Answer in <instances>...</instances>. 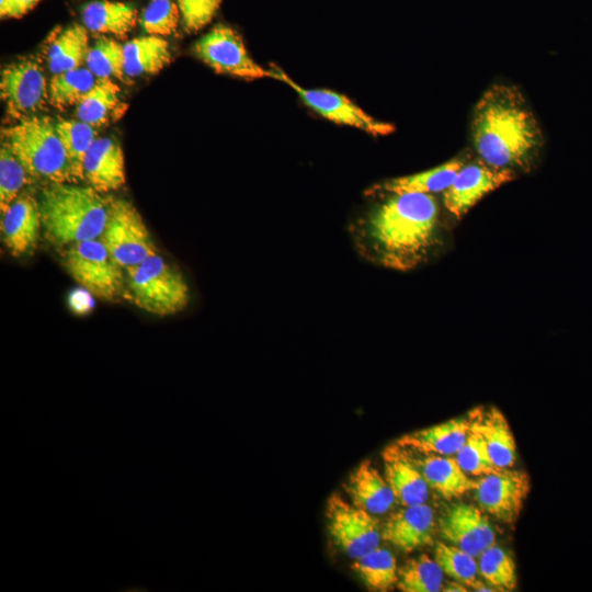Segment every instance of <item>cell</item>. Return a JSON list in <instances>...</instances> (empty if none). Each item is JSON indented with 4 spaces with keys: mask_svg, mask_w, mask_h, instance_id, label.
<instances>
[{
    "mask_svg": "<svg viewBox=\"0 0 592 592\" xmlns=\"http://www.w3.org/2000/svg\"><path fill=\"white\" fill-rule=\"evenodd\" d=\"M351 232L366 260L396 271H411L426 262L441 242V209L426 193H386Z\"/></svg>",
    "mask_w": 592,
    "mask_h": 592,
    "instance_id": "1",
    "label": "cell"
},
{
    "mask_svg": "<svg viewBox=\"0 0 592 592\" xmlns=\"http://www.w3.org/2000/svg\"><path fill=\"white\" fill-rule=\"evenodd\" d=\"M470 130L480 160L515 173L528 170L543 146L540 126L512 84L494 83L482 93L473 111Z\"/></svg>",
    "mask_w": 592,
    "mask_h": 592,
    "instance_id": "2",
    "label": "cell"
},
{
    "mask_svg": "<svg viewBox=\"0 0 592 592\" xmlns=\"http://www.w3.org/2000/svg\"><path fill=\"white\" fill-rule=\"evenodd\" d=\"M38 205L45 238L56 247H68L100 238L110 201L90 185L47 183Z\"/></svg>",
    "mask_w": 592,
    "mask_h": 592,
    "instance_id": "3",
    "label": "cell"
},
{
    "mask_svg": "<svg viewBox=\"0 0 592 592\" xmlns=\"http://www.w3.org/2000/svg\"><path fill=\"white\" fill-rule=\"evenodd\" d=\"M7 146L29 177L47 183H76L69 159L48 116L31 115L1 130Z\"/></svg>",
    "mask_w": 592,
    "mask_h": 592,
    "instance_id": "4",
    "label": "cell"
},
{
    "mask_svg": "<svg viewBox=\"0 0 592 592\" xmlns=\"http://www.w3.org/2000/svg\"><path fill=\"white\" fill-rule=\"evenodd\" d=\"M123 295L159 317L181 312L190 303V287L183 274L158 253L125 269Z\"/></svg>",
    "mask_w": 592,
    "mask_h": 592,
    "instance_id": "5",
    "label": "cell"
},
{
    "mask_svg": "<svg viewBox=\"0 0 592 592\" xmlns=\"http://www.w3.org/2000/svg\"><path fill=\"white\" fill-rule=\"evenodd\" d=\"M62 263L69 275L93 296L114 300L124 294L125 270L99 238L68 246Z\"/></svg>",
    "mask_w": 592,
    "mask_h": 592,
    "instance_id": "6",
    "label": "cell"
},
{
    "mask_svg": "<svg viewBox=\"0 0 592 592\" xmlns=\"http://www.w3.org/2000/svg\"><path fill=\"white\" fill-rule=\"evenodd\" d=\"M99 239L124 270L158 253L140 213L124 198L110 201L109 217Z\"/></svg>",
    "mask_w": 592,
    "mask_h": 592,
    "instance_id": "7",
    "label": "cell"
},
{
    "mask_svg": "<svg viewBox=\"0 0 592 592\" xmlns=\"http://www.w3.org/2000/svg\"><path fill=\"white\" fill-rule=\"evenodd\" d=\"M327 530L331 542L355 559L379 546L382 533L372 513L333 493L326 505Z\"/></svg>",
    "mask_w": 592,
    "mask_h": 592,
    "instance_id": "8",
    "label": "cell"
},
{
    "mask_svg": "<svg viewBox=\"0 0 592 592\" xmlns=\"http://www.w3.org/2000/svg\"><path fill=\"white\" fill-rule=\"evenodd\" d=\"M193 52L217 73L247 80L272 78L271 70L253 60L241 36L228 25H215L194 44Z\"/></svg>",
    "mask_w": 592,
    "mask_h": 592,
    "instance_id": "9",
    "label": "cell"
},
{
    "mask_svg": "<svg viewBox=\"0 0 592 592\" xmlns=\"http://www.w3.org/2000/svg\"><path fill=\"white\" fill-rule=\"evenodd\" d=\"M270 70L272 78L291 87L307 106L331 122L352 126L372 135H387L395 129L391 124L367 114L343 94L326 89L303 88L274 65Z\"/></svg>",
    "mask_w": 592,
    "mask_h": 592,
    "instance_id": "10",
    "label": "cell"
},
{
    "mask_svg": "<svg viewBox=\"0 0 592 592\" xmlns=\"http://www.w3.org/2000/svg\"><path fill=\"white\" fill-rule=\"evenodd\" d=\"M0 95L9 116L21 119L41 110L48 101V83L42 66L23 58L1 71Z\"/></svg>",
    "mask_w": 592,
    "mask_h": 592,
    "instance_id": "11",
    "label": "cell"
},
{
    "mask_svg": "<svg viewBox=\"0 0 592 592\" xmlns=\"http://www.w3.org/2000/svg\"><path fill=\"white\" fill-rule=\"evenodd\" d=\"M530 490L527 473L501 468L482 476L475 493L483 512L501 522L513 523L517 520Z\"/></svg>",
    "mask_w": 592,
    "mask_h": 592,
    "instance_id": "12",
    "label": "cell"
},
{
    "mask_svg": "<svg viewBox=\"0 0 592 592\" xmlns=\"http://www.w3.org/2000/svg\"><path fill=\"white\" fill-rule=\"evenodd\" d=\"M515 179L511 170L493 168L482 160L465 163L443 192L446 210L460 219L482 197Z\"/></svg>",
    "mask_w": 592,
    "mask_h": 592,
    "instance_id": "13",
    "label": "cell"
},
{
    "mask_svg": "<svg viewBox=\"0 0 592 592\" xmlns=\"http://www.w3.org/2000/svg\"><path fill=\"white\" fill-rule=\"evenodd\" d=\"M442 536L452 545L479 557L496 545V534L483 511L473 504L455 503L440 519Z\"/></svg>",
    "mask_w": 592,
    "mask_h": 592,
    "instance_id": "14",
    "label": "cell"
},
{
    "mask_svg": "<svg viewBox=\"0 0 592 592\" xmlns=\"http://www.w3.org/2000/svg\"><path fill=\"white\" fill-rule=\"evenodd\" d=\"M434 513L426 503L403 506L386 521L382 537L396 548L410 553L433 543Z\"/></svg>",
    "mask_w": 592,
    "mask_h": 592,
    "instance_id": "15",
    "label": "cell"
},
{
    "mask_svg": "<svg viewBox=\"0 0 592 592\" xmlns=\"http://www.w3.org/2000/svg\"><path fill=\"white\" fill-rule=\"evenodd\" d=\"M41 227L38 201L31 195H19L2 213V241L13 257H21L36 246Z\"/></svg>",
    "mask_w": 592,
    "mask_h": 592,
    "instance_id": "16",
    "label": "cell"
},
{
    "mask_svg": "<svg viewBox=\"0 0 592 592\" xmlns=\"http://www.w3.org/2000/svg\"><path fill=\"white\" fill-rule=\"evenodd\" d=\"M83 178L100 193L124 186L125 161L119 143L110 137H98L83 160Z\"/></svg>",
    "mask_w": 592,
    "mask_h": 592,
    "instance_id": "17",
    "label": "cell"
},
{
    "mask_svg": "<svg viewBox=\"0 0 592 592\" xmlns=\"http://www.w3.org/2000/svg\"><path fill=\"white\" fill-rule=\"evenodd\" d=\"M349 500L373 515L387 512L396 502L395 494L385 476L371 460L362 462L349 475L343 485Z\"/></svg>",
    "mask_w": 592,
    "mask_h": 592,
    "instance_id": "18",
    "label": "cell"
},
{
    "mask_svg": "<svg viewBox=\"0 0 592 592\" xmlns=\"http://www.w3.org/2000/svg\"><path fill=\"white\" fill-rule=\"evenodd\" d=\"M468 418L445 422L408 433L397 441L400 448H411L426 455L454 456L470 432Z\"/></svg>",
    "mask_w": 592,
    "mask_h": 592,
    "instance_id": "19",
    "label": "cell"
},
{
    "mask_svg": "<svg viewBox=\"0 0 592 592\" xmlns=\"http://www.w3.org/2000/svg\"><path fill=\"white\" fill-rule=\"evenodd\" d=\"M471 429L485 440L489 454L499 468H511L516 459V444L504 414L497 408L476 409L470 413Z\"/></svg>",
    "mask_w": 592,
    "mask_h": 592,
    "instance_id": "20",
    "label": "cell"
},
{
    "mask_svg": "<svg viewBox=\"0 0 592 592\" xmlns=\"http://www.w3.org/2000/svg\"><path fill=\"white\" fill-rule=\"evenodd\" d=\"M385 478L396 501L402 506L423 504L429 497V485L417 465L394 448L384 454Z\"/></svg>",
    "mask_w": 592,
    "mask_h": 592,
    "instance_id": "21",
    "label": "cell"
},
{
    "mask_svg": "<svg viewBox=\"0 0 592 592\" xmlns=\"http://www.w3.org/2000/svg\"><path fill=\"white\" fill-rule=\"evenodd\" d=\"M89 49L87 27L73 23L53 33L44 54L49 71L57 75L83 67Z\"/></svg>",
    "mask_w": 592,
    "mask_h": 592,
    "instance_id": "22",
    "label": "cell"
},
{
    "mask_svg": "<svg viewBox=\"0 0 592 592\" xmlns=\"http://www.w3.org/2000/svg\"><path fill=\"white\" fill-rule=\"evenodd\" d=\"M464 164L463 159L453 158L429 170L379 183L373 186L369 193H443L452 184Z\"/></svg>",
    "mask_w": 592,
    "mask_h": 592,
    "instance_id": "23",
    "label": "cell"
},
{
    "mask_svg": "<svg viewBox=\"0 0 592 592\" xmlns=\"http://www.w3.org/2000/svg\"><path fill=\"white\" fill-rule=\"evenodd\" d=\"M420 466L430 488L445 499L460 498L475 491L478 480L471 479L464 471L455 456L426 455Z\"/></svg>",
    "mask_w": 592,
    "mask_h": 592,
    "instance_id": "24",
    "label": "cell"
},
{
    "mask_svg": "<svg viewBox=\"0 0 592 592\" xmlns=\"http://www.w3.org/2000/svg\"><path fill=\"white\" fill-rule=\"evenodd\" d=\"M81 18L83 25L92 33L124 38L136 24L137 10L126 2L94 0L83 7Z\"/></svg>",
    "mask_w": 592,
    "mask_h": 592,
    "instance_id": "25",
    "label": "cell"
},
{
    "mask_svg": "<svg viewBox=\"0 0 592 592\" xmlns=\"http://www.w3.org/2000/svg\"><path fill=\"white\" fill-rule=\"evenodd\" d=\"M124 59L126 77L157 73L171 60L169 43L151 34L135 37L124 44Z\"/></svg>",
    "mask_w": 592,
    "mask_h": 592,
    "instance_id": "26",
    "label": "cell"
},
{
    "mask_svg": "<svg viewBox=\"0 0 592 592\" xmlns=\"http://www.w3.org/2000/svg\"><path fill=\"white\" fill-rule=\"evenodd\" d=\"M353 560L352 570L368 590L385 592L397 585V561L388 549L378 546Z\"/></svg>",
    "mask_w": 592,
    "mask_h": 592,
    "instance_id": "27",
    "label": "cell"
},
{
    "mask_svg": "<svg viewBox=\"0 0 592 592\" xmlns=\"http://www.w3.org/2000/svg\"><path fill=\"white\" fill-rule=\"evenodd\" d=\"M119 88L111 79H98L76 105L77 118L93 127L106 124L121 105Z\"/></svg>",
    "mask_w": 592,
    "mask_h": 592,
    "instance_id": "28",
    "label": "cell"
},
{
    "mask_svg": "<svg viewBox=\"0 0 592 592\" xmlns=\"http://www.w3.org/2000/svg\"><path fill=\"white\" fill-rule=\"evenodd\" d=\"M98 79L87 67L53 75L48 82V102L61 111L77 105Z\"/></svg>",
    "mask_w": 592,
    "mask_h": 592,
    "instance_id": "29",
    "label": "cell"
},
{
    "mask_svg": "<svg viewBox=\"0 0 592 592\" xmlns=\"http://www.w3.org/2000/svg\"><path fill=\"white\" fill-rule=\"evenodd\" d=\"M55 126L76 180H84L83 160L93 141L98 138L95 127L79 119L61 117L55 121Z\"/></svg>",
    "mask_w": 592,
    "mask_h": 592,
    "instance_id": "30",
    "label": "cell"
},
{
    "mask_svg": "<svg viewBox=\"0 0 592 592\" xmlns=\"http://www.w3.org/2000/svg\"><path fill=\"white\" fill-rule=\"evenodd\" d=\"M434 559L446 576L465 587L473 588L475 591H496L478 580L479 568L475 556L459 547L437 543Z\"/></svg>",
    "mask_w": 592,
    "mask_h": 592,
    "instance_id": "31",
    "label": "cell"
},
{
    "mask_svg": "<svg viewBox=\"0 0 592 592\" xmlns=\"http://www.w3.org/2000/svg\"><path fill=\"white\" fill-rule=\"evenodd\" d=\"M443 574L435 559L420 555L398 568L396 587L403 592H437L443 587Z\"/></svg>",
    "mask_w": 592,
    "mask_h": 592,
    "instance_id": "32",
    "label": "cell"
},
{
    "mask_svg": "<svg viewBox=\"0 0 592 592\" xmlns=\"http://www.w3.org/2000/svg\"><path fill=\"white\" fill-rule=\"evenodd\" d=\"M124 45L106 36L99 37L90 47L86 67L99 79L125 80Z\"/></svg>",
    "mask_w": 592,
    "mask_h": 592,
    "instance_id": "33",
    "label": "cell"
},
{
    "mask_svg": "<svg viewBox=\"0 0 592 592\" xmlns=\"http://www.w3.org/2000/svg\"><path fill=\"white\" fill-rule=\"evenodd\" d=\"M481 577L500 591H511L516 585L515 563L510 554L496 545L479 556Z\"/></svg>",
    "mask_w": 592,
    "mask_h": 592,
    "instance_id": "34",
    "label": "cell"
},
{
    "mask_svg": "<svg viewBox=\"0 0 592 592\" xmlns=\"http://www.w3.org/2000/svg\"><path fill=\"white\" fill-rule=\"evenodd\" d=\"M27 172L15 155L4 145L0 148V208L4 213L26 183Z\"/></svg>",
    "mask_w": 592,
    "mask_h": 592,
    "instance_id": "35",
    "label": "cell"
},
{
    "mask_svg": "<svg viewBox=\"0 0 592 592\" xmlns=\"http://www.w3.org/2000/svg\"><path fill=\"white\" fill-rule=\"evenodd\" d=\"M454 456L464 471L471 476L482 477L501 469L494 465L483 437L471 426L465 443Z\"/></svg>",
    "mask_w": 592,
    "mask_h": 592,
    "instance_id": "36",
    "label": "cell"
},
{
    "mask_svg": "<svg viewBox=\"0 0 592 592\" xmlns=\"http://www.w3.org/2000/svg\"><path fill=\"white\" fill-rule=\"evenodd\" d=\"M180 18L177 0H149L140 16V26L147 33L167 36L175 32Z\"/></svg>",
    "mask_w": 592,
    "mask_h": 592,
    "instance_id": "37",
    "label": "cell"
},
{
    "mask_svg": "<svg viewBox=\"0 0 592 592\" xmlns=\"http://www.w3.org/2000/svg\"><path fill=\"white\" fill-rule=\"evenodd\" d=\"M221 0H177L181 24L189 33L205 27L215 16Z\"/></svg>",
    "mask_w": 592,
    "mask_h": 592,
    "instance_id": "38",
    "label": "cell"
},
{
    "mask_svg": "<svg viewBox=\"0 0 592 592\" xmlns=\"http://www.w3.org/2000/svg\"><path fill=\"white\" fill-rule=\"evenodd\" d=\"M39 0H0L1 18H20L33 9Z\"/></svg>",
    "mask_w": 592,
    "mask_h": 592,
    "instance_id": "39",
    "label": "cell"
},
{
    "mask_svg": "<svg viewBox=\"0 0 592 592\" xmlns=\"http://www.w3.org/2000/svg\"><path fill=\"white\" fill-rule=\"evenodd\" d=\"M93 295L86 288L73 289L68 297V304L73 312L83 315L92 310Z\"/></svg>",
    "mask_w": 592,
    "mask_h": 592,
    "instance_id": "40",
    "label": "cell"
},
{
    "mask_svg": "<svg viewBox=\"0 0 592 592\" xmlns=\"http://www.w3.org/2000/svg\"><path fill=\"white\" fill-rule=\"evenodd\" d=\"M442 590L446 591V592H465V591H467V589L465 588L464 584H462L460 582L455 581V580L453 582H448L445 585H443Z\"/></svg>",
    "mask_w": 592,
    "mask_h": 592,
    "instance_id": "41",
    "label": "cell"
}]
</instances>
